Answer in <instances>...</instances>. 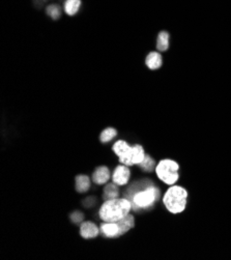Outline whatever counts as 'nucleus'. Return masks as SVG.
<instances>
[{
  "mask_svg": "<svg viewBox=\"0 0 231 260\" xmlns=\"http://www.w3.org/2000/svg\"><path fill=\"white\" fill-rule=\"evenodd\" d=\"M81 5L80 0H67L65 3V10L69 16H74L78 12Z\"/></svg>",
  "mask_w": 231,
  "mask_h": 260,
  "instance_id": "15",
  "label": "nucleus"
},
{
  "mask_svg": "<svg viewBox=\"0 0 231 260\" xmlns=\"http://www.w3.org/2000/svg\"><path fill=\"white\" fill-rule=\"evenodd\" d=\"M47 14L54 20L60 17V9L57 5H50L47 8Z\"/></svg>",
  "mask_w": 231,
  "mask_h": 260,
  "instance_id": "18",
  "label": "nucleus"
},
{
  "mask_svg": "<svg viewBox=\"0 0 231 260\" xmlns=\"http://www.w3.org/2000/svg\"><path fill=\"white\" fill-rule=\"evenodd\" d=\"M116 135H117L116 130L113 129V128H107L106 130H104V131L102 132L100 139L103 143H107V142L111 141L112 139L116 137Z\"/></svg>",
  "mask_w": 231,
  "mask_h": 260,
  "instance_id": "17",
  "label": "nucleus"
},
{
  "mask_svg": "<svg viewBox=\"0 0 231 260\" xmlns=\"http://www.w3.org/2000/svg\"><path fill=\"white\" fill-rule=\"evenodd\" d=\"M119 195V190L117 188L116 184H108L106 185L105 189H104V194H103V198L104 200H110V199H115L118 198Z\"/></svg>",
  "mask_w": 231,
  "mask_h": 260,
  "instance_id": "13",
  "label": "nucleus"
},
{
  "mask_svg": "<svg viewBox=\"0 0 231 260\" xmlns=\"http://www.w3.org/2000/svg\"><path fill=\"white\" fill-rule=\"evenodd\" d=\"M109 179H110V171L108 167L106 166L98 167L93 174V180L97 185H104L108 183Z\"/></svg>",
  "mask_w": 231,
  "mask_h": 260,
  "instance_id": "8",
  "label": "nucleus"
},
{
  "mask_svg": "<svg viewBox=\"0 0 231 260\" xmlns=\"http://www.w3.org/2000/svg\"><path fill=\"white\" fill-rule=\"evenodd\" d=\"M118 227H119V233L118 237L124 235L127 231H130L131 229L134 228L135 226V219L132 215H126L124 218H122L121 220H119L118 222H116Z\"/></svg>",
  "mask_w": 231,
  "mask_h": 260,
  "instance_id": "11",
  "label": "nucleus"
},
{
  "mask_svg": "<svg viewBox=\"0 0 231 260\" xmlns=\"http://www.w3.org/2000/svg\"><path fill=\"white\" fill-rule=\"evenodd\" d=\"M156 173L164 184L173 186L179 178V165L170 159L162 160L156 167Z\"/></svg>",
  "mask_w": 231,
  "mask_h": 260,
  "instance_id": "5",
  "label": "nucleus"
},
{
  "mask_svg": "<svg viewBox=\"0 0 231 260\" xmlns=\"http://www.w3.org/2000/svg\"><path fill=\"white\" fill-rule=\"evenodd\" d=\"M126 196L131 202L133 210H147L153 206L159 199L160 190L152 184L151 180L144 179L135 183L126 190Z\"/></svg>",
  "mask_w": 231,
  "mask_h": 260,
  "instance_id": "1",
  "label": "nucleus"
},
{
  "mask_svg": "<svg viewBox=\"0 0 231 260\" xmlns=\"http://www.w3.org/2000/svg\"><path fill=\"white\" fill-rule=\"evenodd\" d=\"M131 177V171L129 169V166L125 165H119L114 169L113 174H112V180L114 184L117 186H125L129 183Z\"/></svg>",
  "mask_w": 231,
  "mask_h": 260,
  "instance_id": "6",
  "label": "nucleus"
},
{
  "mask_svg": "<svg viewBox=\"0 0 231 260\" xmlns=\"http://www.w3.org/2000/svg\"><path fill=\"white\" fill-rule=\"evenodd\" d=\"M131 210H133V206L129 199L115 198L106 200L103 203L99 215L104 222L116 223L126 215H129Z\"/></svg>",
  "mask_w": 231,
  "mask_h": 260,
  "instance_id": "2",
  "label": "nucleus"
},
{
  "mask_svg": "<svg viewBox=\"0 0 231 260\" xmlns=\"http://www.w3.org/2000/svg\"><path fill=\"white\" fill-rule=\"evenodd\" d=\"M83 219H84V215L82 213H79V212H75L71 216V220L76 224H80L83 221Z\"/></svg>",
  "mask_w": 231,
  "mask_h": 260,
  "instance_id": "19",
  "label": "nucleus"
},
{
  "mask_svg": "<svg viewBox=\"0 0 231 260\" xmlns=\"http://www.w3.org/2000/svg\"><path fill=\"white\" fill-rule=\"evenodd\" d=\"M169 33L167 31H161L157 38V49L158 51L164 52L169 48Z\"/></svg>",
  "mask_w": 231,
  "mask_h": 260,
  "instance_id": "14",
  "label": "nucleus"
},
{
  "mask_svg": "<svg viewBox=\"0 0 231 260\" xmlns=\"http://www.w3.org/2000/svg\"><path fill=\"white\" fill-rule=\"evenodd\" d=\"M139 166H140V168L142 169L143 171H145V172H151L152 170H155L156 169V162H155V160H153L150 155H145V158H144V160L141 162L140 164H139Z\"/></svg>",
  "mask_w": 231,
  "mask_h": 260,
  "instance_id": "16",
  "label": "nucleus"
},
{
  "mask_svg": "<svg viewBox=\"0 0 231 260\" xmlns=\"http://www.w3.org/2000/svg\"><path fill=\"white\" fill-rule=\"evenodd\" d=\"M114 153L119 158V162L125 166L139 165L145 158L143 147L136 144L131 146L129 143L123 140H118L114 143L112 147Z\"/></svg>",
  "mask_w": 231,
  "mask_h": 260,
  "instance_id": "3",
  "label": "nucleus"
},
{
  "mask_svg": "<svg viewBox=\"0 0 231 260\" xmlns=\"http://www.w3.org/2000/svg\"><path fill=\"white\" fill-rule=\"evenodd\" d=\"M80 235L83 239H95L99 235V228L93 222H83L80 226Z\"/></svg>",
  "mask_w": 231,
  "mask_h": 260,
  "instance_id": "7",
  "label": "nucleus"
},
{
  "mask_svg": "<svg viewBox=\"0 0 231 260\" xmlns=\"http://www.w3.org/2000/svg\"><path fill=\"white\" fill-rule=\"evenodd\" d=\"M91 189V179L87 175L81 174L76 177V190L79 193H85Z\"/></svg>",
  "mask_w": 231,
  "mask_h": 260,
  "instance_id": "12",
  "label": "nucleus"
},
{
  "mask_svg": "<svg viewBox=\"0 0 231 260\" xmlns=\"http://www.w3.org/2000/svg\"><path fill=\"white\" fill-rule=\"evenodd\" d=\"M145 63L149 70H159L163 66V57L159 53V52H150V53L146 56Z\"/></svg>",
  "mask_w": 231,
  "mask_h": 260,
  "instance_id": "9",
  "label": "nucleus"
},
{
  "mask_svg": "<svg viewBox=\"0 0 231 260\" xmlns=\"http://www.w3.org/2000/svg\"><path fill=\"white\" fill-rule=\"evenodd\" d=\"M101 230H102L103 235H104V237H106V238H109V239L118 238L119 227H118L117 223L104 222L101 226Z\"/></svg>",
  "mask_w": 231,
  "mask_h": 260,
  "instance_id": "10",
  "label": "nucleus"
},
{
  "mask_svg": "<svg viewBox=\"0 0 231 260\" xmlns=\"http://www.w3.org/2000/svg\"><path fill=\"white\" fill-rule=\"evenodd\" d=\"M188 191L181 186H171L163 197V203L168 212L173 215L183 213L188 203Z\"/></svg>",
  "mask_w": 231,
  "mask_h": 260,
  "instance_id": "4",
  "label": "nucleus"
}]
</instances>
